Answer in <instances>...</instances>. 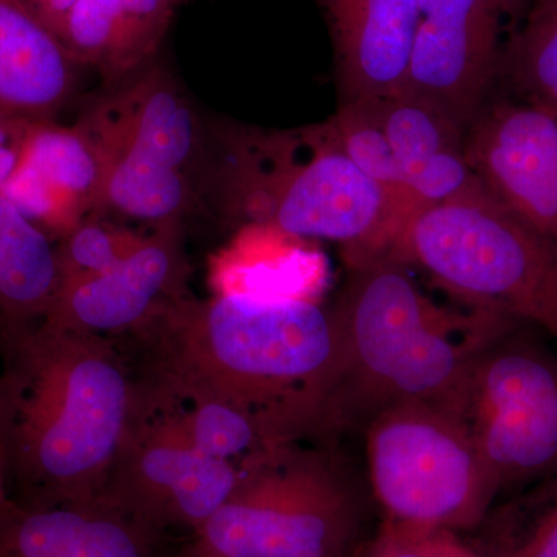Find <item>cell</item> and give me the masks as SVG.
<instances>
[{
  "instance_id": "cell-1",
  "label": "cell",
  "mask_w": 557,
  "mask_h": 557,
  "mask_svg": "<svg viewBox=\"0 0 557 557\" xmlns=\"http://www.w3.org/2000/svg\"><path fill=\"white\" fill-rule=\"evenodd\" d=\"M120 341L143 383L248 410L289 445L341 428L343 336L309 298L186 293Z\"/></svg>"
},
{
  "instance_id": "cell-2",
  "label": "cell",
  "mask_w": 557,
  "mask_h": 557,
  "mask_svg": "<svg viewBox=\"0 0 557 557\" xmlns=\"http://www.w3.org/2000/svg\"><path fill=\"white\" fill-rule=\"evenodd\" d=\"M137 406V372L119 339L47 322L0 333V465L11 500H98Z\"/></svg>"
},
{
  "instance_id": "cell-3",
  "label": "cell",
  "mask_w": 557,
  "mask_h": 557,
  "mask_svg": "<svg viewBox=\"0 0 557 557\" xmlns=\"http://www.w3.org/2000/svg\"><path fill=\"white\" fill-rule=\"evenodd\" d=\"M205 211L298 239L336 242L348 265L380 260L398 222L383 190L351 163L332 121L298 129L207 123Z\"/></svg>"
},
{
  "instance_id": "cell-4",
  "label": "cell",
  "mask_w": 557,
  "mask_h": 557,
  "mask_svg": "<svg viewBox=\"0 0 557 557\" xmlns=\"http://www.w3.org/2000/svg\"><path fill=\"white\" fill-rule=\"evenodd\" d=\"M332 309L346 350L341 428L406 401L460 416L475 355L520 322L494 311L440 307L405 267L388 260L350 267Z\"/></svg>"
},
{
  "instance_id": "cell-5",
  "label": "cell",
  "mask_w": 557,
  "mask_h": 557,
  "mask_svg": "<svg viewBox=\"0 0 557 557\" xmlns=\"http://www.w3.org/2000/svg\"><path fill=\"white\" fill-rule=\"evenodd\" d=\"M100 148L98 212L157 228L200 211L207 123L160 57L112 84L81 112Z\"/></svg>"
},
{
  "instance_id": "cell-6",
  "label": "cell",
  "mask_w": 557,
  "mask_h": 557,
  "mask_svg": "<svg viewBox=\"0 0 557 557\" xmlns=\"http://www.w3.org/2000/svg\"><path fill=\"white\" fill-rule=\"evenodd\" d=\"M380 260L426 271L471 309L537 325L557 339V245L486 190L420 209Z\"/></svg>"
},
{
  "instance_id": "cell-7",
  "label": "cell",
  "mask_w": 557,
  "mask_h": 557,
  "mask_svg": "<svg viewBox=\"0 0 557 557\" xmlns=\"http://www.w3.org/2000/svg\"><path fill=\"white\" fill-rule=\"evenodd\" d=\"M358 520L335 460L285 445L242 465L228 500L194 533L189 557H339Z\"/></svg>"
},
{
  "instance_id": "cell-8",
  "label": "cell",
  "mask_w": 557,
  "mask_h": 557,
  "mask_svg": "<svg viewBox=\"0 0 557 557\" xmlns=\"http://www.w3.org/2000/svg\"><path fill=\"white\" fill-rule=\"evenodd\" d=\"M364 428L370 485L388 523L456 533L485 519L498 490L463 418L406 401Z\"/></svg>"
},
{
  "instance_id": "cell-9",
  "label": "cell",
  "mask_w": 557,
  "mask_h": 557,
  "mask_svg": "<svg viewBox=\"0 0 557 557\" xmlns=\"http://www.w3.org/2000/svg\"><path fill=\"white\" fill-rule=\"evenodd\" d=\"M522 324L480 348L460 410L498 493L557 475V357Z\"/></svg>"
},
{
  "instance_id": "cell-10",
  "label": "cell",
  "mask_w": 557,
  "mask_h": 557,
  "mask_svg": "<svg viewBox=\"0 0 557 557\" xmlns=\"http://www.w3.org/2000/svg\"><path fill=\"white\" fill-rule=\"evenodd\" d=\"M240 467L207 456L139 398L101 500L159 536L197 530L233 494Z\"/></svg>"
},
{
  "instance_id": "cell-11",
  "label": "cell",
  "mask_w": 557,
  "mask_h": 557,
  "mask_svg": "<svg viewBox=\"0 0 557 557\" xmlns=\"http://www.w3.org/2000/svg\"><path fill=\"white\" fill-rule=\"evenodd\" d=\"M515 0H418L405 90L468 129L482 110L504 53L505 16Z\"/></svg>"
},
{
  "instance_id": "cell-12",
  "label": "cell",
  "mask_w": 557,
  "mask_h": 557,
  "mask_svg": "<svg viewBox=\"0 0 557 557\" xmlns=\"http://www.w3.org/2000/svg\"><path fill=\"white\" fill-rule=\"evenodd\" d=\"M465 152L486 193L557 245V112L519 98L483 106Z\"/></svg>"
},
{
  "instance_id": "cell-13",
  "label": "cell",
  "mask_w": 557,
  "mask_h": 557,
  "mask_svg": "<svg viewBox=\"0 0 557 557\" xmlns=\"http://www.w3.org/2000/svg\"><path fill=\"white\" fill-rule=\"evenodd\" d=\"M183 223L157 226L112 269L62 289L42 322L121 339L186 295Z\"/></svg>"
},
{
  "instance_id": "cell-14",
  "label": "cell",
  "mask_w": 557,
  "mask_h": 557,
  "mask_svg": "<svg viewBox=\"0 0 557 557\" xmlns=\"http://www.w3.org/2000/svg\"><path fill=\"white\" fill-rule=\"evenodd\" d=\"M104 164L83 124H25L20 163L0 193L51 239L100 207Z\"/></svg>"
},
{
  "instance_id": "cell-15",
  "label": "cell",
  "mask_w": 557,
  "mask_h": 557,
  "mask_svg": "<svg viewBox=\"0 0 557 557\" xmlns=\"http://www.w3.org/2000/svg\"><path fill=\"white\" fill-rule=\"evenodd\" d=\"M332 38L343 101L405 90L418 21V0H317Z\"/></svg>"
},
{
  "instance_id": "cell-16",
  "label": "cell",
  "mask_w": 557,
  "mask_h": 557,
  "mask_svg": "<svg viewBox=\"0 0 557 557\" xmlns=\"http://www.w3.org/2000/svg\"><path fill=\"white\" fill-rule=\"evenodd\" d=\"M156 534L98 498L21 505L0 516V557H152Z\"/></svg>"
},
{
  "instance_id": "cell-17",
  "label": "cell",
  "mask_w": 557,
  "mask_h": 557,
  "mask_svg": "<svg viewBox=\"0 0 557 557\" xmlns=\"http://www.w3.org/2000/svg\"><path fill=\"white\" fill-rule=\"evenodd\" d=\"M83 69L67 47L22 0H0V113L57 121Z\"/></svg>"
},
{
  "instance_id": "cell-18",
  "label": "cell",
  "mask_w": 557,
  "mask_h": 557,
  "mask_svg": "<svg viewBox=\"0 0 557 557\" xmlns=\"http://www.w3.org/2000/svg\"><path fill=\"white\" fill-rule=\"evenodd\" d=\"M186 0H78L61 40L81 67L112 84L160 57V47Z\"/></svg>"
},
{
  "instance_id": "cell-19",
  "label": "cell",
  "mask_w": 557,
  "mask_h": 557,
  "mask_svg": "<svg viewBox=\"0 0 557 557\" xmlns=\"http://www.w3.org/2000/svg\"><path fill=\"white\" fill-rule=\"evenodd\" d=\"M60 288L53 239L0 193V333L42 322Z\"/></svg>"
},
{
  "instance_id": "cell-20",
  "label": "cell",
  "mask_w": 557,
  "mask_h": 557,
  "mask_svg": "<svg viewBox=\"0 0 557 557\" xmlns=\"http://www.w3.org/2000/svg\"><path fill=\"white\" fill-rule=\"evenodd\" d=\"M362 102L386 135L406 188L410 178L432 160L449 150L465 148L467 129L437 106L408 91Z\"/></svg>"
},
{
  "instance_id": "cell-21",
  "label": "cell",
  "mask_w": 557,
  "mask_h": 557,
  "mask_svg": "<svg viewBox=\"0 0 557 557\" xmlns=\"http://www.w3.org/2000/svg\"><path fill=\"white\" fill-rule=\"evenodd\" d=\"M498 73L515 98L557 112V0H533L505 40Z\"/></svg>"
},
{
  "instance_id": "cell-22",
  "label": "cell",
  "mask_w": 557,
  "mask_h": 557,
  "mask_svg": "<svg viewBox=\"0 0 557 557\" xmlns=\"http://www.w3.org/2000/svg\"><path fill=\"white\" fill-rule=\"evenodd\" d=\"M330 121L335 127L341 148L351 163L372 180L391 201L397 215L398 234L413 214V209L401 170L379 121L362 101H341L338 112L330 116Z\"/></svg>"
},
{
  "instance_id": "cell-23",
  "label": "cell",
  "mask_w": 557,
  "mask_h": 557,
  "mask_svg": "<svg viewBox=\"0 0 557 557\" xmlns=\"http://www.w3.org/2000/svg\"><path fill=\"white\" fill-rule=\"evenodd\" d=\"M141 239L143 236L124 230L113 219L101 214L87 215L57 245L60 293L112 269Z\"/></svg>"
},
{
  "instance_id": "cell-24",
  "label": "cell",
  "mask_w": 557,
  "mask_h": 557,
  "mask_svg": "<svg viewBox=\"0 0 557 557\" xmlns=\"http://www.w3.org/2000/svg\"><path fill=\"white\" fill-rule=\"evenodd\" d=\"M547 483L516 519L500 557H557V475Z\"/></svg>"
},
{
  "instance_id": "cell-25",
  "label": "cell",
  "mask_w": 557,
  "mask_h": 557,
  "mask_svg": "<svg viewBox=\"0 0 557 557\" xmlns=\"http://www.w3.org/2000/svg\"><path fill=\"white\" fill-rule=\"evenodd\" d=\"M373 553L379 557H480L461 545L450 531L388 522Z\"/></svg>"
},
{
  "instance_id": "cell-26",
  "label": "cell",
  "mask_w": 557,
  "mask_h": 557,
  "mask_svg": "<svg viewBox=\"0 0 557 557\" xmlns=\"http://www.w3.org/2000/svg\"><path fill=\"white\" fill-rule=\"evenodd\" d=\"M22 2L60 38L65 20L78 0H22Z\"/></svg>"
},
{
  "instance_id": "cell-27",
  "label": "cell",
  "mask_w": 557,
  "mask_h": 557,
  "mask_svg": "<svg viewBox=\"0 0 557 557\" xmlns=\"http://www.w3.org/2000/svg\"><path fill=\"white\" fill-rule=\"evenodd\" d=\"M13 504L11 500L9 487H7L5 475H3L2 465H0V516L7 511Z\"/></svg>"
},
{
  "instance_id": "cell-28",
  "label": "cell",
  "mask_w": 557,
  "mask_h": 557,
  "mask_svg": "<svg viewBox=\"0 0 557 557\" xmlns=\"http://www.w3.org/2000/svg\"><path fill=\"white\" fill-rule=\"evenodd\" d=\"M370 557H379V556H376L375 553H372V556H370Z\"/></svg>"
}]
</instances>
